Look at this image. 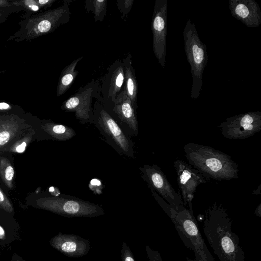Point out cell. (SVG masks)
Returning a JSON list of instances; mask_svg holds the SVG:
<instances>
[{"label": "cell", "instance_id": "1", "mask_svg": "<svg viewBox=\"0 0 261 261\" xmlns=\"http://www.w3.org/2000/svg\"><path fill=\"white\" fill-rule=\"evenodd\" d=\"M232 221L222 204L215 202L205 211L203 230L220 261H245V251L231 230Z\"/></svg>", "mask_w": 261, "mask_h": 261}, {"label": "cell", "instance_id": "2", "mask_svg": "<svg viewBox=\"0 0 261 261\" xmlns=\"http://www.w3.org/2000/svg\"><path fill=\"white\" fill-rule=\"evenodd\" d=\"M184 150L190 165L207 180L222 181L239 178L238 164L225 153L193 142L186 144Z\"/></svg>", "mask_w": 261, "mask_h": 261}, {"label": "cell", "instance_id": "3", "mask_svg": "<svg viewBox=\"0 0 261 261\" xmlns=\"http://www.w3.org/2000/svg\"><path fill=\"white\" fill-rule=\"evenodd\" d=\"M184 47L191 66L192 84L190 97H199L202 86V75L208 61L206 46L200 40L193 22L189 19L183 31Z\"/></svg>", "mask_w": 261, "mask_h": 261}, {"label": "cell", "instance_id": "4", "mask_svg": "<svg viewBox=\"0 0 261 261\" xmlns=\"http://www.w3.org/2000/svg\"><path fill=\"white\" fill-rule=\"evenodd\" d=\"M169 217L184 245L193 251L196 261H215L202 237L193 210L174 211Z\"/></svg>", "mask_w": 261, "mask_h": 261}, {"label": "cell", "instance_id": "5", "mask_svg": "<svg viewBox=\"0 0 261 261\" xmlns=\"http://www.w3.org/2000/svg\"><path fill=\"white\" fill-rule=\"evenodd\" d=\"M38 207L67 217H95L104 214L97 204L71 197H54L40 199Z\"/></svg>", "mask_w": 261, "mask_h": 261}, {"label": "cell", "instance_id": "6", "mask_svg": "<svg viewBox=\"0 0 261 261\" xmlns=\"http://www.w3.org/2000/svg\"><path fill=\"white\" fill-rule=\"evenodd\" d=\"M222 135L230 140H243L261 130V112L253 111L227 118L219 124Z\"/></svg>", "mask_w": 261, "mask_h": 261}, {"label": "cell", "instance_id": "7", "mask_svg": "<svg viewBox=\"0 0 261 261\" xmlns=\"http://www.w3.org/2000/svg\"><path fill=\"white\" fill-rule=\"evenodd\" d=\"M140 170L151 191L160 195L176 212L185 208L181 195L176 192L159 166L145 165Z\"/></svg>", "mask_w": 261, "mask_h": 261}, {"label": "cell", "instance_id": "8", "mask_svg": "<svg viewBox=\"0 0 261 261\" xmlns=\"http://www.w3.org/2000/svg\"><path fill=\"white\" fill-rule=\"evenodd\" d=\"M167 13V0H156L151 22L153 50L159 64L163 68L166 62Z\"/></svg>", "mask_w": 261, "mask_h": 261}, {"label": "cell", "instance_id": "9", "mask_svg": "<svg viewBox=\"0 0 261 261\" xmlns=\"http://www.w3.org/2000/svg\"><path fill=\"white\" fill-rule=\"evenodd\" d=\"M173 166L184 205L185 206L188 204L189 208L193 209L192 202L197 187L208 180L197 170L182 160L174 161Z\"/></svg>", "mask_w": 261, "mask_h": 261}, {"label": "cell", "instance_id": "10", "mask_svg": "<svg viewBox=\"0 0 261 261\" xmlns=\"http://www.w3.org/2000/svg\"><path fill=\"white\" fill-rule=\"evenodd\" d=\"M70 12L68 1L53 10L45 12L35 19V25L32 29L35 36L51 32L61 24L67 22Z\"/></svg>", "mask_w": 261, "mask_h": 261}, {"label": "cell", "instance_id": "11", "mask_svg": "<svg viewBox=\"0 0 261 261\" xmlns=\"http://www.w3.org/2000/svg\"><path fill=\"white\" fill-rule=\"evenodd\" d=\"M50 246L70 257H79L87 254L90 249L89 241L75 234L59 232L49 242Z\"/></svg>", "mask_w": 261, "mask_h": 261}, {"label": "cell", "instance_id": "12", "mask_svg": "<svg viewBox=\"0 0 261 261\" xmlns=\"http://www.w3.org/2000/svg\"><path fill=\"white\" fill-rule=\"evenodd\" d=\"M232 16L249 28L258 27L261 23V10L254 0H229Z\"/></svg>", "mask_w": 261, "mask_h": 261}, {"label": "cell", "instance_id": "13", "mask_svg": "<svg viewBox=\"0 0 261 261\" xmlns=\"http://www.w3.org/2000/svg\"><path fill=\"white\" fill-rule=\"evenodd\" d=\"M95 86L87 85L75 94L65 100L62 105L64 110L73 112L77 118L86 121L89 118L90 103Z\"/></svg>", "mask_w": 261, "mask_h": 261}, {"label": "cell", "instance_id": "14", "mask_svg": "<svg viewBox=\"0 0 261 261\" xmlns=\"http://www.w3.org/2000/svg\"><path fill=\"white\" fill-rule=\"evenodd\" d=\"M99 122L104 131L112 137L125 153L128 155L130 144L128 139L114 119L103 110L100 112Z\"/></svg>", "mask_w": 261, "mask_h": 261}, {"label": "cell", "instance_id": "15", "mask_svg": "<svg viewBox=\"0 0 261 261\" xmlns=\"http://www.w3.org/2000/svg\"><path fill=\"white\" fill-rule=\"evenodd\" d=\"M113 111L122 121L135 133L138 131V122L130 98L123 90L116 97Z\"/></svg>", "mask_w": 261, "mask_h": 261}, {"label": "cell", "instance_id": "16", "mask_svg": "<svg viewBox=\"0 0 261 261\" xmlns=\"http://www.w3.org/2000/svg\"><path fill=\"white\" fill-rule=\"evenodd\" d=\"M11 216L0 217L1 246H7L20 240V226Z\"/></svg>", "mask_w": 261, "mask_h": 261}, {"label": "cell", "instance_id": "17", "mask_svg": "<svg viewBox=\"0 0 261 261\" xmlns=\"http://www.w3.org/2000/svg\"><path fill=\"white\" fill-rule=\"evenodd\" d=\"M82 59L83 57H81L75 59L62 71L58 85V96L63 95L71 86L78 74V71L75 69L76 66Z\"/></svg>", "mask_w": 261, "mask_h": 261}, {"label": "cell", "instance_id": "18", "mask_svg": "<svg viewBox=\"0 0 261 261\" xmlns=\"http://www.w3.org/2000/svg\"><path fill=\"white\" fill-rule=\"evenodd\" d=\"M110 76L108 90V95L112 102H115L118 93L120 91L124 82V66L120 63L113 69Z\"/></svg>", "mask_w": 261, "mask_h": 261}, {"label": "cell", "instance_id": "19", "mask_svg": "<svg viewBox=\"0 0 261 261\" xmlns=\"http://www.w3.org/2000/svg\"><path fill=\"white\" fill-rule=\"evenodd\" d=\"M124 70L125 87L124 90L130 98L133 107L136 106L138 93L137 81L133 67L130 64L125 66Z\"/></svg>", "mask_w": 261, "mask_h": 261}, {"label": "cell", "instance_id": "20", "mask_svg": "<svg viewBox=\"0 0 261 261\" xmlns=\"http://www.w3.org/2000/svg\"><path fill=\"white\" fill-rule=\"evenodd\" d=\"M45 129L51 136L60 141L68 140L75 135V132L72 128L63 124H47Z\"/></svg>", "mask_w": 261, "mask_h": 261}, {"label": "cell", "instance_id": "21", "mask_svg": "<svg viewBox=\"0 0 261 261\" xmlns=\"http://www.w3.org/2000/svg\"><path fill=\"white\" fill-rule=\"evenodd\" d=\"M87 2L90 4L91 10L94 13L95 21H102L106 14L107 1L94 0Z\"/></svg>", "mask_w": 261, "mask_h": 261}, {"label": "cell", "instance_id": "22", "mask_svg": "<svg viewBox=\"0 0 261 261\" xmlns=\"http://www.w3.org/2000/svg\"><path fill=\"white\" fill-rule=\"evenodd\" d=\"M5 159L1 161L0 174L6 184L10 188L12 187V181L14 175L13 167Z\"/></svg>", "mask_w": 261, "mask_h": 261}, {"label": "cell", "instance_id": "23", "mask_svg": "<svg viewBox=\"0 0 261 261\" xmlns=\"http://www.w3.org/2000/svg\"><path fill=\"white\" fill-rule=\"evenodd\" d=\"M16 130L15 127L8 124L0 125V146L6 144L12 138Z\"/></svg>", "mask_w": 261, "mask_h": 261}, {"label": "cell", "instance_id": "24", "mask_svg": "<svg viewBox=\"0 0 261 261\" xmlns=\"http://www.w3.org/2000/svg\"><path fill=\"white\" fill-rule=\"evenodd\" d=\"M0 211L6 214L12 216L14 214V208L8 199L4 195L0 189Z\"/></svg>", "mask_w": 261, "mask_h": 261}, {"label": "cell", "instance_id": "25", "mask_svg": "<svg viewBox=\"0 0 261 261\" xmlns=\"http://www.w3.org/2000/svg\"><path fill=\"white\" fill-rule=\"evenodd\" d=\"M117 6L122 16L125 17L133 6L134 0L117 1Z\"/></svg>", "mask_w": 261, "mask_h": 261}, {"label": "cell", "instance_id": "26", "mask_svg": "<svg viewBox=\"0 0 261 261\" xmlns=\"http://www.w3.org/2000/svg\"><path fill=\"white\" fill-rule=\"evenodd\" d=\"M120 254L122 261H135L132 252L125 242L122 244Z\"/></svg>", "mask_w": 261, "mask_h": 261}, {"label": "cell", "instance_id": "27", "mask_svg": "<svg viewBox=\"0 0 261 261\" xmlns=\"http://www.w3.org/2000/svg\"><path fill=\"white\" fill-rule=\"evenodd\" d=\"M145 250L149 261H163L160 253L158 251L153 250L149 246H145Z\"/></svg>", "mask_w": 261, "mask_h": 261}, {"label": "cell", "instance_id": "28", "mask_svg": "<svg viewBox=\"0 0 261 261\" xmlns=\"http://www.w3.org/2000/svg\"><path fill=\"white\" fill-rule=\"evenodd\" d=\"M21 5L25 6L29 10L34 12L38 11L41 8L37 5L36 1L34 0L23 1Z\"/></svg>", "mask_w": 261, "mask_h": 261}, {"label": "cell", "instance_id": "29", "mask_svg": "<svg viewBox=\"0 0 261 261\" xmlns=\"http://www.w3.org/2000/svg\"><path fill=\"white\" fill-rule=\"evenodd\" d=\"M90 188L91 190L94 191L95 193H100V187L102 185L99 180L97 179H92L90 184Z\"/></svg>", "mask_w": 261, "mask_h": 261}, {"label": "cell", "instance_id": "30", "mask_svg": "<svg viewBox=\"0 0 261 261\" xmlns=\"http://www.w3.org/2000/svg\"><path fill=\"white\" fill-rule=\"evenodd\" d=\"M36 1L37 5L40 7L49 6L55 2V0H38Z\"/></svg>", "mask_w": 261, "mask_h": 261}, {"label": "cell", "instance_id": "31", "mask_svg": "<svg viewBox=\"0 0 261 261\" xmlns=\"http://www.w3.org/2000/svg\"><path fill=\"white\" fill-rule=\"evenodd\" d=\"M26 146L27 143L23 142L16 147V151L18 153H22L25 150Z\"/></svg>", "mask_w": 261, "mask_h": 261}, {"label": "cell", "instance_id": "32", "mask_svg": "<svg viewBox=\"0 0 261 261\" xmlns=\"http://www.w3.org/2000/svg\"><path fill=\"white\" fill-rule=\"evenodd\" d=\"M11 261H26L23 258L19 256L18 254L15 253L13 254Z\"/></svg>", "mask_w": 261, "mask_h": 261}, {"label": "cell", "instance_id": "33", "mask_svg": "<svg viewBox=\"0 0 261 261\" xmlns=\"http://www.w3.org/2000/svg\"><path fill=\"white\" fill-rule=\"evenodd\" d=\"M254 214L258 217H261V204L260 203L255 210Z\"/></svg>", "mask_w": 261, "mask_h": 261}, {"label": "cell", "instance_id": "34", "mask_svg": "<svg viewBox=\"0 0 261 261\" xmlns=\"http://www.w3.org/2000/svg\"><path fill=\"white\" fill-rule=\"evenodd\" d=\"M10 108L9 105L6 102H0V110H7Z\"/></svg>", "mask_w": 261, "mask_h": 261}, {"label": "cell", "instance_id": "35", "mask_svg": "<svg viewBox=\"0 0 261 261\" xmlns=\"http://www.w3.org/2000/svg\"><path fill=\"white\" fill-rule=\"evenodd\" d=\"M260 185L258 187V189L252 191V194L254 195H259L260 194Z\"/></svg>", "mask_w": 261, "mask_h": 261}, {"label": "cell", "instance_id": "36", "mask_svg": "<svg viewBox=\"0 0 261 261\" xmlns=\"http://www.w3.org/2000/svg\"><path fill=\"white\" fill-rule=\"evenodd\" d=\"M6 1H0V6H4L5 5V3Z\"/></svg>", "mask_w": 261, "mask_h": 261}, {"label": "cell", "instance_id": "37", "mask_svg": "<svg viewBox=\"0 0 261 261\" xmlns=\"http://www.w3.org/2000/svg\"><path fill=\"white\" fill-rule=\"evenodd\" d=\"M185 261H196L195 259H192L188 258H187Z\"/></svg>", "mask_w": 261, "mask_h": 261}]
</instances>
